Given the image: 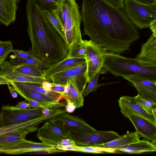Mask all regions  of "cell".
Returning <instances> with one entry per match:
<instances>
[{
	"label": "cell",
	"mask_w": 156,
	"mask_h": 156,
	"mask_svg": "<svg viewBox=\"0 0 156 156\" xmlns=\"http://www.w3.org/2000/svg\"><path fill=\"white\" fill-rule=\"evenodd\" d=\"M141 4L147 5H156V0H135Z\"/></svg>",
	"instance_id": "43"
},
{
	"label": "cell",
	"mask_w": 156,
	"mask_h": 156,
	"mask_svg": "<svg viewBox=\"0 0 156 156\" xmlns=\"http://www.w3.org/2000/svg\"><path fill=\"white\" fill-rule=\"evenodd\" d=\"M69 82L70 88L69 91L65 95L69 98L76 108L82 107L84 102V97L80 91L74 80H70Z\"/></svg>",
	"instance_id": "29"
},
{
	"label": "cell",
	"mask_w": 156,
	"mask_h": 156,
	"mask_svg": "<svg viewBox=\"0 0 156 156\" xmlns=\"http://www.w3.org/2000/svg\"><path fill=\"white\" fill-rule=\"evenodd\" d=\"M81 17L83 34L109 52L124 54L140 38L125 8H117L106 0H82Z\"/></svg>",
	"instance_id": "1"
},
{
	"label": "cell",
	"mask_w": 156,
	"mask_h": 156,
	"mask_svg": "<svg viewBox=\"0 0 156 156\" xmlns=\"http://www.w3.org/2000/svg\"><path fill=\"white\" fill-rule=\"evenodd\" d=\"M43 108H27L20 110L1 109L0 115V127L15 125L43 115Z\"/></svg>",
	"instance_id": "11"
},
{
	"label": "cell",
	"mask_w": 156,
	"mask_h": 156,
	"mask_svg": "<svg viewBox=\"0 0 156 156\" xmlns=\"http://www.w3.org/2000/svg\"><path fill=\"white\" fill-rule=\"evenodd\" d=\"M27 100L18 102V104L15 106L8 105H3L2 108V109H8L10 110H20L30 108L28 101Z\"/></svg>",
	"instance_id": "36"
},
{
	"label": "cell",
	"mask_w": 156,
	"mask_h": 156,
	"mask_svg": "<svg viewBox=\"0 0 156 156\" xmlns=\"http://www.w3.org/2000/svg\"><path fill=\"white\" fill-rule=\"evenodd\" d=\"M86 62L85 58L67 56L62 60L51 65L44 71V77L50 82L52 76Z\"/></svg>",
	"instance_id": "19"
},
{
	"label": "cell",
	"mask_w": 156,
	"mask_h": 156,
	"mask_svg": "<svg viewBox=\"0 0 156 156\" xmlns=\"http://www.w3.org/2000/svg\"><path fill=\"white\" fill-rule=\"evenodd\" d=\"M125 9L131 21L138 28L149 27L156 20V5H147L135 0H125Z\"/></svg>",
	"instance_id": "4"
},
{
	"label": "cell",
	"mask_w": 156,
	"mask_h": 156,
	"mask_svg": "<svg viewBox=\"0 0 156 156\" xmlns=\"http://www.w3.org/2000/svg\"><path fill=\"white\" fill-rule=\"evenodd\" d=\"M66 105L65 107L66 112L68 113L73 112L76 108L74 104L70 100L66 101Z\"/></svg>",
	"instance_id": "40"
},
{
	"label": "cell",
	"mask_w": 156,
	"mask_h": 156,
	"mask_svg": "<svg viewBox=\"0 0 156 156\" xmlns=\"http://www.w3.org/2000/svg\"><path fill=\"white\" fill-rule=\"evenodd\" d=\"M42 87L47 91H52V83L47 80L44 81L41 84Z\"/></svg>",
	"instance_id": "42"
},
{
	"label": "cell",
	"mask_w": 156,
	"mask_h": 156,
	"mask_svg": "<svg viewBox=\"0 0 156 156\" xmlns=\"http://www.w3.org/2000/svg\"><path fill=\"white\" fill-rule=\"evenodd\" d=\"M86 53V47L84 40L73 46L68 51L67 56L85 58Z\"/></svg>",
	"instance_id": "31"
},
{
	"label": "cell",
	"mask_w": 156,
	"mask_h": 156,
	"mask_svg": "<svg viewBox=\"0 0 156 156\" xmlns=\"http://www.w3.org/2000/svg\"><path fill=\"white\" fill-rule=\"evenodd\" d=\"M16 0L17 1L19 2V1H20L19 0Z\"/></svg>",
	"instance_id": "51"
},
{
	"label": "cell",
	"mask_w": 156,
	"mask_h": 156,
	"mask_svg": "<svg viewBox=\"0 0 156 156\" xmlns=\"http://www.w3.org/2000/svg\"><path fill=\"white\" fill-rule=\"evenodd\" d=\"M7 85L9 92L12 97L13 98H16L18 97V93L14 89L10 84L8 83Z\"/></svg>",
	"instance_id": "45"
},
{
	"label": "cell",
	"mask_w": 156,
	"mask_h": 156,
	"mask_svg": "<svg viewBox=\"0 0 156 156\" xmlns=\"http://www.w3.org/2000/svg\"><path fill=\"white\" fill-rule=\"evenodd\" d=\"M60 0H54L55 4L56 6L58 5Z\"/></svg>",
	"instance_id": "47"
},
{
	"label": "cell",
	"mask_w": 156,
	"mask_h": 156,
	"mask_svg": "<svg viewBox=\"0 0 156 156\" xmlns=\"http://www.w3.org/2000/svg\"><path fill=\"white\" fill-rule=\"evenodd\" d=\"M118 151L130 154H140L144 152L156 151V146L151 142L145 140H139Z\"/></svg>",
	"instance_id": "24"
},
{
	"label": "cell",
	"mask_w": 156,
	"mask_h": 156,
	"mask_svg": "<svg viewBox=\"0 0 156 156\" xmlns=\"http://www.w3.org/2000/svg\"><path fill=\"white\" fill-rule=\"evenodd\" d=\"M54 153L64 152L56 146L44 142L37 143L25 139L7 145L0 146L1 153L18 155L32 152Z\"/></svg>",
	"instance_id": "6"
},
{
	"label": "cell",
	"mask_w": 156,
	"mask_h": 156,
	"mask_svg": "<svg viewBox=\"0 0 156 156\" xmlns=\"http://www.w3.org/2000/svg\"><path fill=\"white\" fill-rule=\"evenodd\" d=\"M52 91L61 94L63 93L65 85L54 83L52 82Z\"/></svg>",
	"instance_id": "41"
},
{
	"label": "cell",
	"mask_w": 156,
	"mask_h": 156,
	"mask_svg": "<svg viewBox=\"0 0 156 156\" xmlns=\"http://www.w3.org/2000/svg\"><path fill=\"white\" fill-rule=\"evenodd\" d=\"M76 145L75 142L69 138L62 139L59 141L56 146H66Z\"/></svg>",
	"instance_id": "38"
},
{
	"label": "cell",
	"mask_w": 156,
	"mask_h": 156,
	"mask_svg": "<svg viewBox=\"0 0 156 156\" xmlns=\"http://www.w3.org/2000/svg\"><path fill=\"white\" fill-rule=\"evenodd\" d=\"M154 115L155 116V120H156V113H154Z\"/></svg>",
	"instance_id": "50"
},
{
	"label": "cell",
	"mask_w": 156,
	"mask_h": 156,
	"mask_svg": "<svg viewBox=\"0 0 156 156\" xmlns=\"http://www.w3.org/2000/svg\"><path fill=\"white\" fill-rule=\"evenodd\" d=\"M86 45V53L85 58L87 65L86 76L87 83L103 68L105 55L107 49L90 39L84 40Z\"/></svg>",
	"instance_id": "7"
},
{
	"label": "cell",
	"mask_w": 156,
	"mask_h": 156,
	"mask_svg": "<svg viewBox=\"0 0 156 156\" xmlns=\"http://www.w3.org/2000/svg\"><path fill=\"white\" fill-rule=\"evenodd\" d=\"M81 20L78 5L75 0H72L67 16L63 24L68 51L83 40L80 29Z\"/></svg>",
	"instance_id": "5"
},
{
	"label": "cell",
	"mask_w": 156,
	"mask_h": 156,
	"mask_svg": "<svg viewBox=\"0 0 156 156\" xmlns=\"http://www.w3.org/2000/svg\"><path fill=\"white\" fill-rule=\"evenodd\" d=\"M37 126L25 128L0 135V146L9 144L24 139L29 133L37 131Z\"/></svg>",
	"instance_id": "22"
},
{
	"label": "cell",
	"mask_w": 156,
	"mask_h": 156,
	"mask_svg": "<svg viewBox=\"0 0 156 156\" xmlns=\"http://www.w3.org/2000/svg\"><path fill=\"white\" fill-rule=\"evenodd\" d=\"M135 58L143 66L156 67V37L151 34L142 45L140 51Z\"/></svg>",
	"instance_id": "16"
},
{
	"label": "cell",
	"mask_w": 156,
	"mask_h": 156,
	"mask_svg": "<svg viewBox=\"0 0 156 156\" xmlns=\"http://www.w3.org/2000/svg\"><path fill=\"white\" fill-rule=\"evenodd\" d=\"M140 135L136 131L127 132L106 143L98 146L112 148L117 150L140 140Z\"/></svg>",
	"instance_id": "23"
},
{
	"label": "cell",
	"mask_w": 156,
	"mask_h": 156,
	"mask_svg": "<svg viewBox=\"0 0 156 156\" xmlns=\"http://www.w3.org/2000/svg\"><path fill=\"white\" fill-rule=\"evenodd\" d=\"M9 84L18 94L27 100L30 99L43 102H60L55 98L39 93L23 84L21 82H11Z\"/></svg>",
	"instance_id": "18"
},
{
	"label": "cell",
	"mask_w": 156,
	"mask_h": 156,
	"mask_svg": "<svg viewBox=\"0 0 156 156\" xmlns=\"http://www.w3.org/2000/svg\"><path fill=\"white\" fill-rule=\"evenodd\" d=\"M108 3L117 8H125V0H106Z\"/></svg>",
	"instance_id": "39"
},
{
	"label": "cell",
	"mask_w": 156,
	"mask_h": 156,
	"mask_svg": "<svg viewBox=\"0 0 156 156\" xmlns=\"http://www.w3.org/2000/svg\"><path fill=\"white\" fill-rule=\"evenodd\" d=\"M100 72L97 73L91 79L87 88L83 91L82 95L84 97L91 92L96 91L97 89L104 84H99L98 83V78Z\"/></svg>",
	"instance_id": "34"
},
{
	"label": "cell",
	"mask_w": 156,
	"mask_h": 156,
	"mask_svg": "<svg viewBox=\"0 0 156 156\" xmlns=\"http://www.w3.org/2000/svg\"><path fill=\"white\" fill-rule=\"evenodd\" d=\"M12 64L9 61H5L0 64V84H7L11 82L33 83L42 84L44 78L25 75L13 69Z\"/></svg>",
	"instance_id": "12"
},
{
	"label": "cell",
	"mask_w": 156,
	"mask_h": 156,
	"mask_svg": "<svg viewBox=\"0 0 156 156\" xmlns=\"http://www.w3.org/2000/svg\"><path fill=\"white\" fill-rule=\"evenodd\" d=\"M13 55L11 56L16 58L37 59V57L30 51H24L20 49H13L12 52Z\"/></svg>",
	"instance_id": "35"
},
{
	"label": "cell",
	"mask_w": 156,
	"mask_h": 156,
	"mask_svg": "<svg viewBox=\"0 0 156 156\" xmlns=\"http://www.w3.org/2000/svg\"><path fill=\"white\" fill-rule=\"evenodd\" d=\"M123 78L131 83L140 98L149 99L156 103V82L135 75Z\"/></svg>",
	"instance_id": "15"
},
{
	"label": "cell",
	"mask_w": 156,
	"mask_h": 156,
	"mask_svg": "<svg viewBox=\"0 0 156 156\" xmlns=\"http://www.w3.org/2000/svg\"><path fill=\"white\" fill-rule=\"evenodd\" d=\"M16 0H0V23L7 27L15 21L17 9Z\"/></svg>",
	"instance_id": "20"
},
{
	"label": "cell",
	"mask_w": 156,
	"mask_h": 156,
	"mask_svg": "<svg viewBox=\"0 0 156 156\" xmlns=\"http://www.w3.org/2000/svg\"><path fill=\"white\" fill-rule=\"evenodd\" d=\"M69 138L76 145L83 146H98L114 140L120 135L112 131L83 132L72 131L69 133Z\"/></svg>",
	"instance_id": "8"
},
{
	"label": "cell",
	"mask_w": 156,
	"mask_h": 156,
	"mask_svg": "<svg viewBox=\"0 0 156 156\" xmlns=\"http://www.w3.org/2000/svg\"><path fill=\"white\" fill-rule=\"evenodd\" d=\"M118 103L121 112L131 121L139 134L151 141L156 138V124L132 112L121 103Z\"/></svg>",
	"instance_id": "10"
},
{
	"label": "cell",
	"mask_w": 156,
	"mask_h": 156,
	"mask_svg": "<svg viewBox=\"0 0 156 156\" xmlns=\"http://www.w3.org/2000/svg\"><path fill=\"white\" fill-rule=\"evenodd\" d=\"M29 103V107L34 108H62L65 106L66 102H43L36 100L29 99L27 100Z\"/></svg>",
	"instance_id": "30"
},
{
	"label": "cell",
	"mask_w": 156,
	"mask_h": 156,
	"mask_svg": "<svg viewBox=\"0 0 156 156\" xmlns=\"http://www.w3.org/2000/svg\"><path fill=\"white\" fill-rule=\"evenodd\" d=\"M154 113H156V107L155 108L154 110Z\"/></svg>",
	"instance_id": "49"
},
{
	"label": "cell",
	"mask_w": 156,
	"mask_h": 156,
	"mask_svg": "<svg viewBox=\"0 0 156 156\" xmlns=\"http://www.w3.org/2000/svg\"><path fill=\"white\" fill-rule=\"evenodd\" d=\"M86 69L85 62L56 74L51 77L50 79L53 83L64 85L73 79L80 91L82 94L87 83L86 75Z\"/></svg>",
	"instance_id": "9"
},
{
	"label": "cell",
	"mask_w": 156,
	"mask_h": 156,
	"mask_svg": "<svg viewBox=\"0 0 156 156\" xmlns=\"http://www.w3.org/2000/svg\"><path fill=\"white\" fill-rule=\"evenodd\" d=\"M57 6H55L49 8L41 9L48 20L57 30L66 42L63 26L57 13Z\"/></svg>",
	"instance_id": "25"
},
{
	"label": "cell",
	"mask_w": 156,
	"mask_h": 156,
	"mask_svg": "<svg viewBox=\"0 0 156 156\" xmlns=\"http://www.w3.org/2000/svg\"><path fill=\"white\" fill-rule=\"evenodd\" d=\"M13 46L12 41H0V64L5 61L8 56L13 50Z\"/></svg>",
	"instance_id": "32"
},
{
	"label": "cell",
	"mask_w": 156,
	"mask_h": 156,
	"mask_svg": "<svg viewBox=\"0 0 156 156\" xmlns=\"http://www.w3.org/2000/svg\"><path fill=\"white\" fill-rule=\"evenodd\" d=\"M136 101L139 105L147 112L154 114V110L156 107V103L149 99H143L138 95L136 96Z\"/></svg>",
	"instance_id": "33"
},
{
	"label": "cell",
	"mask_w": 156,
	"mask_h": 156,
	"mask_svg": "<svg viewBox=\"0 0 156 156\" xmlns=\"http://www.w3.org/2000/svg\"><path fill=\"white\" fill-rule=\"evenodd\" d=\"M66 112L65 108H58L49 115L36 117L15 125L0 127V135L18 129L37 126L43 122L50 120Z\"/></svg>",
	"instance_id": "17"
},
{
	"label": "cell",
	"mask_w": 156,
	"mask_h": 156,
	"mask_svg": "<svg viewBox=\"0 0 156 156\" xmlns=\"http://www.w3.org/2000/svg\"><path fill=\"white\" fill-rule=\"evenodd\" d=\"M14 65L26 64L36 66L45 71L50 66L41 59L16 58L10 56L9 60Z\"/></svg>",
	"instance_id": "28"
},
{
	"label": "cell",
	"mask_w": 156,
	"mask_h": 156,
	"mask_svg": "<svg viewBox=\"0 0 156 156\" xmlns=\"http://www.w3.org/2000/svg\"><path fill=\"white\" fill-rule=\"evenodd\" d=\"M27 30L31 42V51L50 66L67 57L65 41L48 20L37 0H27Z\"/></svg>",
	"instance_id": "2"
},
{
	"label": "cell",
	"mask_w": 156,
	"mask_h": 156,
	"mask_svg": "<svg viewBox=\"0 0 156 156\" xmlns=\"http://www.w3.org/2000/svg\"><path fill=\"white\" fill-rule=\"evenodd\" d=\"M57 108H43L42 111V114L43 115H49L54 111Z\"/></svg>",
	"instance_id": "46"
},
{
	"label": "cell",
	"mask_w": 156,
	"mask_h": 156,
	"mask_svg": "<svg viewBox=\"0 0 156 156\" xmlns=\"http://www.w3.org/2000/svg\"><path fill=\"white\" fill-rule=\"evenodd\" d=\"M103 68L114 76L123 77L137 75L156 82V67L143 66L136 58L107 51Z\"/></svg>",
	"instance_id": "3"
},
{
	"label": "cell",
	"mask_w": 156,
	"mask_h": 156,
	"mask_svg": "<svg viewBox=\"0 0 156 156\" xmlns=\"http://www.w3.org/2000/svg\"><path fill=\"white\" fill-rule=\"evenodd\" d=\"M37 1L41 9L56 6L55 4L54 0H37Z\"/></svg>",
	"instance_id": "37"
},
{
	"label": "cell",
	"mask_w": 156,
	"mask_h": 156,
	"mask_svg": "<svg viewBox=\"0 0 156 156\" xmlns=\"http://www.w3.org/2000/svg\"><path fill=\"white\" fill-rule=\"evenodd\" d=\"M37 136L42 142L55 146L60 140L69 138L68 134L51 119L46 121L38 129Z\"/></svg>",
	"instance_id": "14"
},
{
	"label": "cell",
	"mask_w": 156,
	"mask_h": 156,
	"mask_svg": "<svg viewBox=\"0 0 156 156\" xmlns=\"http://www.w3.org/2000/svg\"><path fill=\"white\" fill-rule=\"evenodd\" d=\"M118 101L132 112L156 124L154 114H151L145 111L137 103L136 96H122L120 98Z\"/></svg>",
	"instance_id": "21"
},
{
	"label": "cell",
	"mask_w": 156,
	"mask_h": 156,
	"mask_svg": "<svg viewBox=\"0 0 156 156\" xmlns=\"http://www.w3.org/2000/svg\"><path fill=\"white\" fill-rule=\"evenodd\" d=\"M149 28L152 32V34L153 36L156 37V20L151 23Z\"/></svg>",
	"instance_id": "44"
},
{
	"label": "cell",
	"mask_w": 156,
	"mask_h": 156,
	"mask_svg": "<svg viewBox=\"0 0 156 156\" xmlns=\"http://www.w3.org/2000/svg\"><path fill=\"white\" fill-rule=\"evenodd\" d=\"M117 150L112 148L99 146H83L73 145L71 151H78L94 154L115 153Z\"/></svg>",
	"instance_id": "26"
},
{
	"label": "cell",
	"mask_w": 156,
	"mask_h": 156,
	"mask_svg": "<svg viewBox=\"0 0 156 156\" xmlns=\"http://www.w3.org/2000/svg\"><path fill=\"white\" fill-rule=\"evenodd\" d=\"M51 120L64 131L69 135V133L71 131L90 132L97 131L84 120L78 117L71 115L67 112Z\"/></svg>",
	"instance_id": "13"
},
{
	"label": "cell",
	"mask_w": 156,
	"mask_h": 156,
	"mask_svg": "<svg viewBox=\"0 0 156 156\" xmlns=\"http://www.w3.org/2000/svg\"><path fill=\"white\" fill-rule=\"evenodd\" d=\"M12 68L14 70L25 75L45 78L44 71L34 66L26 64L13 65Z\"/></svg>",
	"instance_id": "27"
},
{
	"label": "cell",
	"mask_w": 156,
	"mask_h": 156,
	"mask_svg": "<svg viewBox=\"0 0 156 156\" xmlns=\"http://www.w3.org/2000/svg\"><path fill=\"white\" fill-rule=\"evenodd\" d=\"M151 142L156 146V138L151 141Z\"/></svg>",
	"instance_id": "48"
}]
</instances>
